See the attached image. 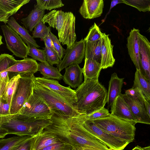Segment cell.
Wrapping results in <instances>:
<instances>
[{"mask_svg":"<svg viewBox=\"0 0 150 150\" xmlns=\"http://www.w3.org/2000/svg\"><path fill=\"white\" fill-rule=\"evenodd\" d=\"M85 57L100 63L101 39L93 42L86 41Z\"/></svg>","mask_w":150,"mask_h":150,"instance_id":"27","label":"cell"},{"mask_svg":"<svg viewBox=\"0 0 150 150\" xmlns=\"http://www.w3.org/2000/svg\"><path fill=\"white\" fill-rule=\"evenodd\" d=\"M50 31V27H47L42 21L34 28L32 32V37L42 40L49 35Z\"/></svg>","mask_w":150,"mask_h":150,"instance_id":"34","label":"cell"},{"mask_svg":"<svg viewBox=\"0 0 150 150\" xmlns=\"http://www.w3.org/2000/svg\"><path fill=\"white\" fill-rule=\"evenodd\" d=\"M7 23L8 26L20 36L28 46L34 47L37 48L40 47L32 36L29 34L28 31L23 27L20 25L13 17L11 16L10 18Z\"/></svg>","mask_w":150,"mask_h":150,"instance_id":"23","label":"cell"},{"mask_svg":"<svg viewBox=\"0 0 150 150\" xmlns=\"http://www.w3.org/2000/svg\"><path fill=\"white\" fill-rule=\"evenodd\" d=\"M20 76V75L18 74L10 79L2 97L4 100L9 103L11 106Z\"/></svg>","mask_w":150,"mask_h":150,"instance_id":"29","label":"cell"},{"mask_svg":"<svg viewBox=\"0 0 150 150\" xmlns=\"http://www.w3.org/2000/svg\"><path fill=\"white\" fill-rule=\"evenodd\" d=\"M132 150H142V147L139 146H137Z\"/></svg>","mask_w":150,"mask_h":150,"instance_id":"50","label":"cell"},{"mask_svg":"<svg viewBox=\"0 0 150 150\" xmlns=\"http://www.w3.org/2000/svg\"><path fill=\"white\" fill-rule=\"evenodd\" d=\"M33 137H32L16 145L10 150H30L31 142Z\"/></svg>","mask_w":150,"mask_h":150,"instance_id":"43","label":"cell"},{"mask_svg":"<svg viewBox=\"0 0 150 150\" xmlns=\"http://www.w3.org/2000/svg\"><path fill=\"white\" fill-rule=\"evenodd\" d=\"M2 37L0 35V46L3 44V42L2 41Z\"/></svg>","mask_w":150,"mask_h":150,"instance_id":"52","label":"cell"},{"mask_svg":"<svg viewBox=\"0 0 150 150\" xmlns=\"http://www.w3.org/2000/svg\"><path fill=\"white\" fill-rule=\"evenodd\" d=\"M30 0H0V6L11 16Z\"/></svg>","mask_w":150,"mask_h":150,"instance_id":"30","label":"cell"},{"mask_svg":"<svg viewBox=\"0 0 150 150\" xmlns=\"http://www.w3.org/2000/svg\"><path fill=\"white\" fill-rule=\"evenodd\" d=\"M15 117L0 126L7 131L8 134H15L20 136L34 137L42 133L44 129L51 122L50 120L31 122L25 121Z\"/></svg>","mask_w":150,"mask_h":150,"instance_id":"7","label":"cell"},{"mask_svg":"<svg viewBox=\"0 0 150 150\" xmlns=\"http://www.w3.org/2000/svg\"><path fill=\"white\" fill-rule=\"evenodd\" d=\"M42 40L44 42L45 46L47 47L57 54V53L54 46L52 41L49 35L43 39Z\"/></svg>","mask_w":150,"mask_h":150,"instance_id":"45","label":"cell"},{"mask_svg":"<svg viewBox=\"0 0 150 150\" xmlns=\"http://www.w3.org/2000/svg\"><path fill=\"white\" fill-rule=\"evenodd\" d=\"M38 71L40 72L45 78L58 80L63 79V76L57 68L48 64L42 62L38 63Z\"/></svg>","mask_w":150,"mask_h":150,"instance_id":"28","label":"cell"},{"mask_svg":"<svg viewBox=\"0 0 150 150\" xmlns=\"http://www.w3.org/2000/svg\"><path fill=\"white\" fill-rule=\"evenodd\" d=\"M33 80L40 85L56 93L74 107L76 103L77 99L76 92L70 86H64L56 80L43 77H36L34 76Z\"/></svg>","mask_w":150,"mask_h":150,"instance_id":"11","label":"cell"},{"mask_svg":"<svg viewBox=\"0 0 150 150\" xmlns=\"http://www.w3.org/2000/svg\"><path fill=\"white\" fill-rule=\"evenodd\" d=\"M77 101L74 108L80 114H87L104 107L108 91L98 79H86L76 89Z\"/></svg>","mask_w":150,"mask_h":150,"instance_id":"2","label":"cell"},{"mask_svg":"<svg viewBox=\"0 0 150 150\" xmlns=\"http://www.w3.org/2000/svg\"><path fill=\"white\" fill-rule=\"evenodd\" d=\"M11 105L2 97L0 98V115H11L10 111Z\"/></svg>","mask_w":150,"mask_h":150,"instance_id":"44","label":"cell"},{"mask_svg":"<svg viewBox=\"0 0 150 150\" xmlns=\"http://www.w3.org/2000/svg\"><path fill=\"white\" fill-rule=\"evenodd\" d=\"M82 150H86L85 148H83Z\"/></svg>","mask_w":150,"mask_h":150,"instance_id":"55","label":"cell"},{"mask_svg":"<svg viewBox=\"0 0 150 150\" xmlns=\"http://www.w3.org/2000/svg\"><path fill=\"white\" fill-rule=\"evenodd\" d=\"M9 79L8 72L0 73V98L2 96Z\"/></svg>","mask_w":150,"mask_h":150,"instance_id":"42","label":"cell"},{"mask_svg":"<svg viewBox=\"0 0 150 150\" xmlns=\"http://www.w3.org/2000/svg\"><path fill=\"white\" fill-rule=\"evenodd\" d=\"M36 6L40 9L51 10L60 8L64 4L61 0H36Z\"/></svg>","mask_w":150,"mask_h":150,"instance_id":"32","label":"cell"},{"mask_svg":"<svg viewBox=\"0 0 150 150\" xmlns=\"http://www.w3.org/2000/svg\"><path fill=\"white\" fill-rule=\"evenodd\" d=\"M10 109V114L19 113L23 105L33 93L34 75H20Z\"/></svg>","mask_w":150,"mask_h":150,"instance_id":"8","label":"cell"},{"mask_svg":"<svg viewBox=\"0 0 150 150\" xmlns=\"http://www.w3.org/2000/svg\"><path fill=\"white\" fill-rule=\"evenodd\" d=\"M38 63L36 61L30 58L26 57L20 60H17L12 66L4 71L8 72L9 78L20 75H34L38 71Z\"/></svg>","mask_w":150,"mask_h":150,"instance_id":"16","label":"cell"},{"mask_svg":"<svg viewBox=\"0 0 150 150\" xmlns=\"http://www.w3.org/2000/svg\"><path fill=\"white\" fill-rule=\"evenodd\" d=\"M42 21L56 29L58 39L63 45H66L67 48H70L75 42V17L71 12L54 10L45 15Z\"/></svg>","mask_w":150,"mask_h":150,"instance_id":"3","label":"cell"},{"mask_svg":"<svg viewBox=\"0 0 150 150\" xmlns=\"http://www.w3.org/2000/svg\"><path fill=\"white\" fill-rule=\"evenodd\" d=\"M18 136L0 139V150H10L13 146L32 137Z\"/></svg>","mask_w":150,"mask_h":150,"instance_id":"31","label":"cell"},{"mask_svg":"<svg viewBox=\"0 0 150 150\" xmlns=\"http://www.w3.org/2000/svg\"><path fill=\"white\" fill-rule=\"evenodd\" d=\"M124 100L138 123L150 124V117L148 115L144 105L150 103L145 98H138L125 94H123Z\"/></svg>","mask_w":150,"mask_h":150,"instance_id":"13","label":"cell"},{"mask_svg":"<svg viewBox=\"0 0 150 150\" xmlns=\"http://www.w3.org/2000/svg\"><path fill=\"white\" fill-rule=\"evenodd\" d=\"M83 124L84 127L89 132L109 149L113 150H122L129 144L114 137L97 126L92 122L86 120L85 114Z\"/></svg>","mask_w":150,"mask_h":150,"instance_id":"9","label":"cell"},{"mask_svg":"<svg viewBox=\"0 0 150 150\" xmlns=\"http://www.w3.org/2000/svg\"><path fill=\"white\" fill-rule=\"evenodd\" d=\"M8 134V133L7 131L3 127H0V138H4Z\"/></svg>","mask_w":150,"mask_h":150,"instance_id":"48","label":"cell"},{"mask_svg":"<svg viewBox=\"0 0 150 150\" xmlns=\"http://www.w3.org/2000/svg\"><path fill=\"white\" fill-rule=\"evenodd\" d=\"M45 11L35 5L33 9L25 18L21 20L22 23L29 31L41 21L45 15Z\"/></svg>","mask_w":150,"mask_h":150,"instance_id":"24","label":"cell"},{"mask_svg":"<svg viewBox=\"0 0 150 150\" xmlns=\"http://www.w3.org/2000/svg\"><path fill=\"white\" fill-rule=\"evenodd\" d=\"M138 40L140 71L146 79L150 81V43L140 32L138 34Z\"/></svg>","mask_w":150,"mask_h":150,"instance_id":"14","label":"cell"},{"mask_svg":"<svg viewBox=\"0 0 150 150\" xmlns=\"http://www.w3.org/2000/svg\"><path fill=\"white\" fill-rule=\"evenodd\" d=\"M103 7V0H84L79 11L84 18L92 19L101 16Z\"/></svg>","mask_w":150,"mask_h":150,"instance_id":"17","label":"cell"},{"mask_svg":"<svg viewBox=\"0 0 150 150\" xmlns=\"http://www.w3.org/2000/svg\"><path fill=\"white\" fill-rule=\"evenodd\" d=\"M102 69L100 63L92 59L85 58L82 68L84 79H98Z\"/></svg>","mask_w":150,"mask_h":150,"instance_id":"26","label":"cell"},{"mask_svg":"<svg viewBox=\"0 0 150 150\" xmlns=\"http://www.w3.org/2000/svg\"><path fill=\"white\" fill-rule=\"evenodd\" d=\"M124 78H120L115 72L111 75L107 93L108 108L110 107L116 98L120 95Z\"/></svg>","mask_w":150,"mask_h":150,"instance_id":"22","label":"cell"},{"mask_svg":"<svg viewBox=\"0 0 150 150\" xmlns=\"http://www.w3.org/2000/svg\"><path fill=\"white\" fill-rule=\"evenodd\" d=\"M102 33L99 27L95 23L91 27L89 32L84 39L85 41L93 42L101 40Z\"/></svg>","mask_w":150,"mask_h":150,"instance_id":"36","label":"cell"},{"mask_svg":"<svg viewBox=\"0 0 150 150\" xmlns=\"http://www.w3.org/2000/svg\"><path fill=\"white\" fill-rule=\"evenodd\" d=\"M85 114L68 117L54 114L50 124L42 132L56 134L76 150L83 148L109 150L106 145L96 139L84 127Z\"/></svg>","mask_w":150,"mask_h":150,"instance_id":"1","label":"cell"},{"mask_svg":"<svg viewBox=\"0 0 150 150\" xmlns=\"http://www.w3.org/2000/svg\"><path fill=\"white\" fill-rule=\"evenodd\" d=\"M90 121L114 137L129 144L134 139L135 126L112 115L108 117Z\"/></svg>","mask_w":150,"mask_h":150,"instance_id":"4","label":"cell"},{"mask_svg":"<svg viewBox=\"0 0 150 150\" xmlns=\"http://www.w3.org/2000/svg\"><path fill=\"white\" fill-rule=\"evenodd\" d=\"M110 108L111 115L128 122L134 126L138 123L124 100L123 94L116 98Z\"/></svg>","mask_w":150,"mask_h":150,"instance_id":"15","label":"cell"},{"mask_svg":"<svg viewBox=\"0 0 150 150\" xmlns=\"http://www.w3.org/2000/svg\"><path fill=\"white\" fill-rule=\"evenodd\" d=\"M54 113L45 102L34 92L16 117L27 121L50 120Z\"/></svg>","mask_w":150,"mask_h":150,"instance_id":"6","label":"cell"},{"mask_svg":"<svg viewBox=\"0 0 150 150\" xmlns=\"http://www.w3.org/2000/svg\"><path fill=\"white\" fill-rule=\"evenodd\" d=\"M113 47L109 35L102 33L101 39V61L100 63L102 69L112 67L115 64V59L113 56Z\"/></svg>","mask_w":150,"mask_h":150,"instance_id":"18","label":"cell"},{"mask_svg":"<svg viewBox=\"0 0 150 150\" xmlns=\"http://www.w3.org/2000/svg\"><path fill=\"white\" fill-rule=\"evenodd\" d=\"M142 150H150V146L142 147Z\"/></svg>","mask_w":150,"mask_h":150,"instance_id":"51","label":"cell"},{"mask_svg":"<svg viewBox=\"0 0 150 150\" xmlns=\"http://www.w3.org/2000/svg\"><path fill=\"white\" fill-rule=\"evenodd\" d=\"M121 3H124L123 0H113L111 2L110 10L116 5Z\"/></svg>","mask_w":150,"mask_h":150,"instance_id":"49","label":"cell"},{"mask_svg":"<svg viewBox=\"0 0 150 150\" xmlns=\"http://www.w3.org/2000/svg\"><path fill=\"white\" fill-rule=\"evenodd\" d=\"M124 3L133 7L140 11H150V1L148 0H123Z\"/></svg>","mask_w":150,"mask_h":150,"instance_id":"33","label":"cell"},{"mask_svg":"<svg viewBox=\"0 0 150 150\" xmlns=\"http://www.w3.org/2000/svg\"><path fill=\"white\" fill-rule=\"evenodd\" d=\"M85 48L86 41L83 38L75 42L70 48H67L63 59L57 65L59 71L71 65L81 63L85 57Z\"/></svg>","mask_w":150,"mask_h":150,"instance_id":"12","label":"cell"},{"mask_svg":"<svg viewBox=\"0 0 150 150\" xmlns=\"http://www.w3.org/2000/svg\"><path fill=\"white\" fill-rule=\"evenodd\" d=\"M111 115L108 110L104 107L93 112L85 114V117L86 120L91 121L108 117Z\"/></svg>","mask_w":150,"mask_h":150,"instance_id":"38","label":"cell"},{"mask_svg":"<svg viewBox=\"0 0 150 150\" xmlns=\"http://www.w3.org/2000/svg\"><path fill=\"white\" fill-rule=\"evenodd\" d=\"M62 142H64L57 135L42 132L33 137L30 150H40L52 144Z\"/></svg>","mask_w":150,"mask_h":150,"instance_id":"21","label":"cell"},{"mask_svg":"<svg viewBox=\"0 0 150 150\" xmlns=\"http://www.w3.org/2000/svg\"><path fill=\"white\" fill-rule=\"evenodd\" d=\"M7 48L16 56L25 58L27 57L28 48L20 36L6 24L1 26Z\"/></svg>","mask_w":150,"mask_h":150,"instance_id":"10","label":"cell"},{"mask_svg":"<svg viewBox=\"0 0 150 150\" xmlns=\"http://www.w3.org/2000/svg\"><path fill=\"white\" fill-rule=\"evenodd\" d=\"M72 148L69 144L62 142L52 144L40 150H70Z\"/></svg>","mask_w":150,"mask_h":150,"instance_id":"41","label":"cell"},{"mask_svg":"<svg viewBox=\"0 0 150 150\" xmlns=\"http://www.w3.org/2000/svg\"><path fill=\"white\" fill-rule=\"evenodd\" d=\"M139 32V29L133 28L132 29L127 38V44L129 54L136 69L139 70H140V67L138 34Z\"/></svg>","mask_w":150,"mask_h":150,"instance_id":"20","label":"cell"},{"mask_svg":"<svg viewBox=\"0 0 150 150\" xmlns=\"http://www.w3.org/2000/svg\"><path fill=\"white\" fill-rule=\"evenodd\" d=\"M49 35L51 39L58 56L61 62L64 57L65 50L62 47L61 43L56 36L50 32Z\"/></svg>","mask_w":150,"mask_h":150,"instance_id":"39","label":"cell"},{"mask_svg":"<svg viewBox=\"0 0 150 150\" xmlns=\"http://www.w3.org/2000/svg\"><path fill=\"white\" fill-rule=\"evenodd\" d=\"M33 91L45 102L54 114L70 117L80 114L73 106L59 95L38 84L34 80Z\"/></svg>","mask_w":150,"mask_h":150,"instance_id":"5","label":"cell"},{"mask_svg":"<svg viewBox=\"0 0 150 150\" xmlns=\"http://www.w3.org/2000/svg\"><path fill=\"white\" fill-rule=\"evenodd\" d=\"M28 47V55L30 56L35 60L38 61L40 62L48 64L46 61L45 53L44 49H39L35 47L30 46Z\"/></svg>","mask_w":150,"mask_h":150,"instance_id":"37","label":"cell"},{"mask_svg":"<svg viewBox=\"0 0 150 150\" xmlns=\"http://www.w3.org/2000/svg\"><path fill=\"white\" fill-rule=\"evenodd\" d=\"M86 150H99L98 149H89V148H85ZM109 150H113L112 149H109Z\"/></svg>","mask_w":150,"mask_h":150,"instance_id":"53","label":"cell"},{"mask_svg":"<svg viewBox=\"0 0 150 150\" xmlns=\"http://www.w3.org/2000/svg\"><path fill=\"white\" fill-rule=\"evenodd\" d=\"M12 56L8 54H3L0 55V73L13 65L16 62Z\"/></svg>","mask_w":150,"mask_h":150,"instance_id":"35","label":"cell"},{"mask_svg":"<svg viewBox=\"0 0 150 150\" xmlns=\"http://www.w3.org/2000/svg\"><path fill=\"white\" fill-rule=\"evenodd\" d=\"M65 69L62 79L64 82L70 87L74 88H77L83 82L82 69L78 64L71 65Z\"/></svg>","mask_w":150,"mask_h":150,"instance_id":"19","label":"cell"},{"mask_svg":"<svg viewBox=\"0 0 150 150\" xmlns=\"http://www.w3.org/2000/svg\"><path fill=\"white\" fill-rule=\"evenodd\" d=\"M10 16L0 6V21L7 23Z\"/></svg>","mask_w":150,"mask_h":150,"instance_id":"46","label":"cell"},{"mask_svg":"<svg viewBox=\"0 0 150 150\" xmlns=\"http://www.w3.org/2000/svg\"><path fill=\"white\" fill-rule=\"evenodd\" d=\"M44 49L45 51L46 61L49 65L52 66L60 63L61 61L56 53L46 46Z\"/></svg>","mask_w":150,"mask_h":150,"instance_id":"40","label":"cell"},{"mask_svg":"<svg viewBox=\"0 0 150 150\" xmlns=\"http://www.w3.org/2000/svg\"><path fill=\"white\" fill-rule=\"evenodd\" d=\"M70 150H76L75 148H72Z\"/></svg>","mask_w":150,"mask_h":150,"instance_id":"54","label":"cell"},{"mask_svg":"<svg viewBox=\"0 0 150 150\" xmlns=\"http://www.w3.org/2000/svg\"><path fill=\"white\" fill-rule=\"evenodd\" d=\"M15 115L16 114L0 115V127L2 124L13 118Z\"/></svg>","mask_w":150,"mask_h":150,"instance_id":"47","label":"cell"},{"mask_svg":"<svg viewBox=\"0 0 150 150\" xmlns=\"http://www.w3.org/2000/svg\"><path fill=\"white\" fill-rule=\"evenodd\" d=\"M132 87L138 89L148 100L150 101V81L143 76L140 70L136 69Z\"/></svg>","mask_w":150,"mask_h":150,"instance_id":"25","label":"cell"}]
</instances>
